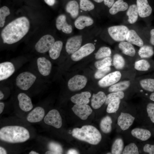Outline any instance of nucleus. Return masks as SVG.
Instances as JSON below:
<instances>
[{"label":"nucleus","mask_w":154,"mask_h":154,"mask_svg":"<svg viewBox=\"0 0 154 154\" xmlns=\"http://www.w3.org/2000/svg\"><path fill=\"white\" fill-rule=\"evenodd\" d=\"M30 24L25 17L18 18L7 24L2 30L1 37L3 42L12 44L21 40L28 32Z\"/></svg>","instance_id":"nucleus-1"},{"label":"nucleus","mask_w":154,"mask_h":154,"mask_svg":"<svg viewBox=\"0 0 154 154\" xmlns=\"http://www.w3.org/2000/svg\"><path fill=\"white\" fill-rule=\"evenodd\" d=\"M28 130L20 126L10 125L3 127L0 129V139L2 141L15 143L25 142L30 138Z\"/></svg>","instance_id":"nucleus-2"},{"label":"nucleus","mask_w":154,"mask_h":154,"mask_svg":"<svg viewBox=\"0 0 154 154\" xmlns=\"http://www.w3.org/2000/svg\"><path fill=\"white\" fill-rule=\"evenodd\" d=\"M72 135L79 140L94 145L98 144L102 139V135L99 130L91 125H85L80 128L74 129Z\"/></svg>","instance_id":"nucleus-3"},{"label":"nucleus","mask_w":154,"mask_h":154,"mask_svg":"<svg viewBox=\"0 0 154 154\" xmlns=\"http://www.w3.org/2000/svg\"><path fill=\"white\" fill-rule=\"evenodd\" d=\"M36 79V76L33 73L28 71L24 72L17 77L16 84L20 89L27 90L34 84Z\"/></svg>","instance_id":"nucleus-4"},{"label":"nucleus","mask_w":154,"mask_h":154,"mask_svg":"<svg viewBox=\"0 0 154 154\" xmlns=\"http://www.w3.org/2000/svg\"><path fill=\"white\" fill-rule=\"evenodd\" d=\"M128 28L123 25L114 26L108 29L109 34L114 40L121 42L126 40V37L129 31Z\"/></svg>","instance_id":"nucleus-5"},{"label":"nucleus","mask_w":154,"mask_h":154,"mask_svg":"<svg viewBox=\"0 0 154 154\" xmlns=\"http://www.w3.org/2000/svg\"><path fill=\"white\" fill-rule=\"evenodd\" d=\"M54 42V38L53 36L50 35H45L36 44L35 49L39 53H44L49 51Z\"/></svg>","instance_id":"nucleus-6"},{"label":"nucleus","mask_w":154,"mask_h":154,"mask_svg":"<svg viewBox=\"0 0 154 154\" xmlns=\"http://www.w3.org/2000/svg\"><path fill=\"white\" fill-rule=\"evenodd\" d=\"M44 121L45 124L58 129L60 128L62 125L60 114L55 109L50 110L44 117Z\"/></svg>","instance_id":"nucleus-7"},{"label":"nucleus","mask_w":154,"mask_h":154,"mask_svg":"<svg viewBox=\"0 0 154 154\" xmlns=\"http://www.w3.org/2000/svg\"><path fill=\"white\" fill-rule=\"evenodd\" d=\"M87 81V79L84 76L80 75H76L68 81V88L72 91L80 90L84 87Z\"/></svg>","instance_id":"nucleus-8"},{"label":"nucleus","mask_w":154,"mask_h":154,"mask_svg":"<svg viewBox=\"0 0 154 154\" xmlns=\"http://www.w3.org/2000/svg\"><path fill=\"white\" fill-rule=\"evenodd\" d=\"M95 49V46L92 43H87L82 46L72 54L71 59L74 61H78L88 56Z\"/></svg>","instance_id":"nucleus-9"},{"label":"nucleus","mask_w":154,"mask_h":154,"mask_svg":"<svg viewBox=\"0 0 154 154\" xmlns=\"http://www.w3.org/2000/svg\"><path fill=\"white\" fill-rule=\"evenodd\" d=\"M121 74L119 71L110 73L103 77L98 82V84L101 87H106L115 84L120 79Z\"/></svg>","instance_id":"nucleus-10"},{"label":"nucleus","mask_w":154,"mask_h":154,"mask_svg":"<svg viewBox=\"0 0 154 154\" xmlns=\"http://www.w3.org/2000/svg\"><path fill=\"white\" fill-rule=\"evenodd\" d=\"M38 70L40 73L44 76L49 75L52 69L50 61L44 57L38 58L37 60Z\"/></svg>","instance_id":"nucleus-11"},{"label":"nucleus","mask_w":154,"mask_h":154,"mask_svg":"<svg viewBox=\"0 0 154 154\" xmlns=\"http://www.w3.org/2000/svg\"><path fill=\"white\" fill-rule=\"evenodd\" d=\"M82 37L81 35L72 37L67 40L66 50L69 54H73L80 48L82 44Z\"/></svg>","instance_id":"nucleus-12"},{"label":"nucleus","mask_w":154,"mask_h":154,"mask_svg":"<svg viewBox=\"0 0 154 154\" xmlns=\"http://www.w3.org/2000/svg\"><path fill=\"white\" fill-rule=\"evenodd\" d=\"M15 67L11 62L6 61L0 64V81L6 80L10 77L15 71Z\"/></svg>","instance_id":"nucleus-13"},{"label":"nucleus","mask_w":154,"mask_h":154,"mask_svg":"<svg viewBox=\"0 0 154 154\" xmlns=\"http://www.w3.org/2000/svg\"><path fill=\"white\" fill-rule=\"evenodd\" d=\"M72 110L76 115L83 120L86 119L92 112L90 106L87 104H76Z\"/></svg>","instance_id":"nucleus-14"},{"label":"nucleus","mask_w":154,"mask_h":154,"mask_svg":"<svg viewBox=\"0 0 154 154\" xmlns=\"http://www.w3.org/2000/svg\"><path fill=\"white\" fill-rule=\"evenodd\" d=\"M135 118L130 114L121 112L117 119V123L123 130L128 129L133 124Z\"/></svg>","instance_id":"nucleus-15"},{"label":"nucleus","mask_w":154,"mask_h":154,"mask_svg":"<svg viewBox=\"0 0 154 154\" xmlns=\"http://www.w3.org/2000/svg\"><path fill=\"white\" fill-rule=\"evenodd\" d=\"M45 115L44 109L42 107L38 106L34 108L28 115L27 119L30 123H36L41 121Z\"/></svg>","instance_id":"nucleus-16"},{"label":"nucleus","mask_w":154,"mask_h":154,"mask_svg":"<svg viewBox=\"0 0 154 154\" xmlns=\"http://www.w3.org/2000/svg\"><path fill=\"white\" fill-rule=\"evenodd\" d=\"M19 106L23 111L27 112L33 108V105L31 98L24 93H19L17 96Z\"/></svg>","instance_id":"nucleus-17"},{"label":"nucleus","mask_w":154,"mask_h":154,"mask_svg":"<svg viewBox=\"0 0 154 154\" xmlns=\"http://www.w3.org/2000/svg\"><path fill=\"white\" fill-rule=\"evenodd\" d=\"M138 14L142 18L149 16L151 14L152 9L147 0H137Z\"/></svg>","instance_id":"nucleus-18"},{"label":"nucleus","mask_w":154,"mask_h":154,"mask_svg":"<svg viewBox=\"0 0 154 154\" xmlns=\"http://www.w3.org/2000/svg\"><path fill=\"white\" fill-rule=\"evenodd\" d=\"M56 27L59 30L66 34H70L72 31V26L68 24L66 21V17L64 15H59L56 20Z\"/></svg>","instance_id":"nucleus-19"},{"label":"nucleus","mask_w":154,"mask_h":154,"mask_svg":"<svg viewBox=\"0 0 154 154\" xmlns=\"http://www.w3.org/2000/svg\"><path fill=\"white\" fill-rule=\"evenodd\" d=\"M91 96V94L89 92H82L72 96L70 100L76 104H87L90 102L89 99Z\"/></svg>","instance_id":"nucleus-20"},{"label":"nucleus","mask_w":154,"mask_h":154,"mask_svg":"<svg viewBox=\"0 0 154 154\" xmlns=\"http://www.w3.org/2000/svg\"><path fill=\"white\" fill-rule=\"evenodd\" d=\"M106 96L104 92L99 91L96 94H94L91 99V106L95 109L100 108L105 102Z\"/></svg>","instance_id":"nucleus-21"},{"label":"nucleus","mask_w":154,"mask_h":154,"mask_svg":"<svg viewBox=\"0 0 154 154\" xmlns=\"http://www.w3.org/2000/svg\"><path fill=\"white\" fill-rule=\"evenodd\" d=\"M131 134L133 137L142 141H146L151 135V133L149 130L139 128L132 129Z\"/></svg>","instance_id":"nucleus-22"},{"label":"nucleus","mask_w":154,"mask_h":154,"mask_svg":"<svg viewBox=\"0 0 154 154\" xmlns=\"http://www.w3.org/2000/svg\"><path fill=\"white\" fill-rule=\"evenodd\" d=\"M126 40L131 44L141 47L143 45L142 40L133 30H129L127 35Z\"/></svg>","instance_id":"nucleus-23"},{"label":"nucleus","mask_w":154,"mask_h":154,"mask_svg":"<svg viewBox=\"0 0 154 154\" xmlns=\"http://www.w3.org/2000/svg\"><path fill=\"white\" fill-rule=\"evenodd\" d=\"M94 23L92 19L86 16H79L75 20L74 25L76 27L80 30L84 29L85 27L92 25Z\"/></svg>","instance_id":"nucleus-24"},{"label":"nucleus","mask_w":154,"mask_h":154,"mask_svg":"<svg viewBox=\"0 0 154 154\" xmlns=\"http://www.w3.org/2000/svg\"><path fill=\"white\" fill-rule=\"evenodd\" d=\"M63 46L62 42L60 40H57L54 42L48 51L50 58L56 60L59 56Z\"/></svg>","instance_id":"nucleus-25"},{"label":"nucleus","mask_w":154,"mask_h":154,"mask_svg":"<svg viewBox=\"0 0 154 154\" xmlns=\"http://www.w3.org/2000/svg\"><path fill=\"white\" fill-rule=\"evenodd\" d=\"M128 7V4L123 0H117L113 4L109 12L111 15H115L119 11L127 10Z\"/></svg>","instance_id":"nucleus-26"},{"label":"nucleus","mask_w":154,"mask_h":154,"mask_svg":"<svg viewBox=\"0 0 154 154\" xmlns=\"http://www.w3.org/2000/svg\"><path fill=\"white\" fill-rule=\"evenodd\" d=\"M118 46L125 54L132 57L135 55V49L132 44L130 42L124 41L120 42Z\"/></svg>","instance_id":"nucleus-27"},{"label":"nucleus","mask_w":154,"mask_h":154,"mask_svg":"<svg viewBox=\"0 0 154 154\" xmlns=\"http://www.w3.org/2000/svg\"><path fill=\"white\" fill-rule=\"evenodd\" d=\"M126 14L128 17V22L131 24L135 23L137 20L139 15L137 5L133 4L130 5L128 9Z\"/></svg>","instance_id":"nucleus-28"},{"label":"nucleus","mask_w":154,"mask_h":154,"mask_svg":"<svg viewBox=\"0 0 154 154\" xmlns=\"http://www.w3.org/2000/svg\"><path fill=\"white\" fill-rule=\"evenodd\" d=\"M66 9L67 12L69 13L73 18H76L79 13L78 4L76 1H70L66 4Z\"/></svg>","instance_id":"nucleus-29"},{"label":"nucleus","mask_w":154,"mask_h":154,"mask_svg":"<svg viewBox=\"0 0 154 154\" xmlns=\"http://www.w3.org/2000/svg\"><path fill=\"white\" fill-rule=\"evenodd\" d=\"M112 120L111 117L107 116L101 120L100 127L101 130L104 133H110L112 129Z\"/></svg>","instance_id":"nucleus-30"},{"label":"nucleus","mask_w":154,"mask_h":154,"mask_svg":"<svg viewBox=\"0 0 154 154\" xmlns=\"http://www.w3.org/2000/svg\"><path fill=\"white\" fill-rule=\"evenodd\" d=\"M130 85L129 81H124L111 86L109 88L110 92L122 91L127 88Z\"/></svg>","instance_id":"nucleus-31"},{"label":"nucleus","mask_w":154,"mask_h":154,"mask_svg":"<svg viewBox=\"0 0 154 154\" xmlns=\"http://www.w3.org/2000/svg\"><path fill=\"white\" fill-rule=\"evenodd\" d=\"M124 147V143L121 138L116 139L114 142L112 147V153L113 154H120L122 153Z\"/></svg>","instance_id":"nucleus-32"},{"label":"nucleus","mask_w":154,"mask_h":154,"mask_svg":"<svg viewBox=\"0 0 154 154\" xmlns=\"http://www.w3.org/2000/svg\"><path fill=\"white\" fill-rule=\"evenodd\" d=\"M154 54L153 48L148 45H143L138 51L139 55L142 58H149Z\"/></svg>","instance_id":"nucleus-33"},{"label":"nucleus","mask_w":154,"mask_h":154,"mask_svg":"<svg viewBox=\"0 0 154 154\" xmlns=\"http://www.w3.org/2000/svg\"><path fill=\"white\" fill-rule=\"evenodd\" d=\"M124 97V94L123 91L113 92L109 94L106 96L105 102L106 104H108L110 102L123 99Z\"/></svg>","instance_id":"nucleus-34"},{"label":"nucleus","mask_w":154,"mask_h":154,"mask_svg":"<svg viewBox=\"0 0 154 154\" xmlns=\"http://www.w3.org/2000/svg\"><path fill=\"white\" fill-rule=\"evenodd\" d=\"M141 87L145 90L150 92L154 91V79L148 78L142 80L140 82Z\"/></svg>","instance_id":"nucleus-35"},{"label":"nucleus","mask_w":154,"mask_h":154,"mask_svg":"<svg viewBox=\"0 0 154 154\" xmlns=\"http://www.w3.org/2000/svg\"><path fill=\"white\" fill-rule=\"evenodd\" d=\"M111 54V51L109 48L105 46L102 47L96 53L95 58L96 59H98L110 57Z\"/></svg>","instance_id":"nucleus-36"},{"label":"nucleus","mask_w":154,"mask_h":154,"mask_svg":"<svg viewBox=\"0 0 154 154\" xmlns=\"http://www.w3.org/2000/svg\"><path fill=\"white\" fill-rule=\"evenodd\" d=\"M125 61L123 57L118 54H115L113 57V64L116 68L121 69L124 67Z\"/></svg>","instance_id":"nucleus-37"},{"label":"nucleus","mask_w":154,"mask_h":154,"mask_svg":"<svg viewBox=\"0 0 154 154\" xmlns=\"http://www.w3.org/2000/svg\"><path fill=\"white\" fill-rule=\"evenodd\" d=\"M150 66L149 63L147 60H141L135 62L134 68L138 70L145 71L149 69Z\"/></svg>","instance_id":"nucleus-38"},{"label":"nucleus","mask_w":154,"mask_h":154,"mask_svg":"<svg viewBox=\"0 0 154 154\" xmlns=\"http://www.w3.org/2000/svg\"><path fill=\"white\" fill-rule=\"evenodd\" d=\"M112 60L110 57H106L101 60L96 62L94 64L95 66L98 69L110 66L111 65Z\"/></svg>","instance_id":"nucleus-39"},{"label":"nucleus","mask_w":154,"mask_h":154,"mask_svg":"<svg viewBox=\"0 0 154 154\" xmlns=\"http://www.w3.org/2000/svg\"><path fill=\"white\" fill-rule=\"evenodd\" d=\"M123 154H138V148L134 143H131L127 145L124 148Z\"/></svg>","instance_id":"nucleus-40"},{"label":"nucleus","mask_w":154,"mask_h":154,"mask_svg":"<svg viewBox=\"0 0 154 154\" xmlns=\"http://www.w3.org/2000/svg\"><path fill=\"white\" fill-rule=\"evenodd\" d=\"M10 10L6 6H4L0 9V27H2L4 26L6 17L10 14Z\"/></svg>","instance_id":"nucleus-41"},{"label":"nucleus","mask_w":154,"mask_h":154,"mask_svg":"<svg viewBox=\"0 0 154 154\" xmlns=\"http://www.w3.org/2000/svg\"><path fill=\"white\" fill-rule=\"evenodd\" d=\"M80 7L83 11H90L94 9V6L89 0H80Z\"/></svg>","instance_id":"nucleus-42"},{"label":"nucleus","mask_w":154,"mask_h":154,"mask_svg":"<svg viewBox=\"0 0 154 154\" xmlns=\"http://www.w3.org/2000/svg\"><path fill=\"white\" fill-rule=\"evenodd\" d=\"M120 100L112 102L109 103L106 109L107 112L109 113H114L116 112L118 109Z\"/></svg>","instance_id":"nucleus-43"},{"label":"nucleus","mask_w":154,"mask_h":154,"mask_svg":"<svg viewBox=\"0 0 154 154\" xmlns=\"http://www.w3.org/2000/svg\"><path fill=\"white\" fill-rule=\"evenodd\" d=\"M110 70L111 68L110 66L98 69L94 74V78L96 79H99L103 78Z\"/></svg>","instance_id":"nucleus-44"},{"label":"nucleus","mask_w":154,"mask_h":154,"mask_svg":"<svg viewBox=\"0 0 154 154\" xmlns=\"http://www.w3.org/2000/svg\"><path fill=\"white\" fill-rule=\"evenodd\" d=\"M49 147L50 149L53 151L55 152L57 154H62L63 150L61 146L59 144L51 142L49 144Z\"/></svg>","instance_id":"nucleus-45"},{"label":"nucleus","mask_w":154,"mask_h":154,"mask_svg":"<svg viewBox=\"0 0 154 154\" xmlns=\"http://www.w3.org/2000/svg\"><path fill=\"white\" fill-rule=\"evenodd\" d=\"M147 111L151 121L154 123V103H149L147 106Z\"/></svg>","instance_id":"nucleus-46"},{"label":"nucleus","mask_w":154,"mask_h":154,"mask_svg":"<svg viewBox=\"0 0 154 154\" xmlns=\"http://www.w3.org/2000/svg\"><path fill=\"white\" fill-rule=\"evenodd\" d=\"M143 151L149 154H154V145L145 144L143 147Z\"/></svg>","instance_id":"nucleus-47"},{"label":"nucleus","mask_w":154,"mask_h":154,"mask_svg":"<svg viewBox=\"0 0 154 154\" xmlns=\"http://www.w3.org/2000/svg\"><path fill=\"white\" fill-rule=\"evenodd\" d=\"M104 4L108 7H112L114 3V0H104Z\"/></svg>","instance_id":"nucleus-48"},{"label":"nucleus","mask_w":154,"mask_h":154,"mask_svg":"<svg viewBox=\"0 0 154 154\" xmlns=\"http://www.w3.org/2000/svg\"><path fill=\"white\" fill-rule=\"evenodd\" d=\"M150 35V43L152 45H154V29H153L151 31Z\"/></svg>","instance_id":"nucleus-49"},{"label":"nucleus","mask_w":154,"mask_h":154,"mask_svg":"<svg viewBox=\"0 0 154 154\" xmlns=\"http://www.w3.org/2000/svg\"><path fill=\"white\" fill-rule=\"evenodd\" d=\"M45 3L48 5L52 6L55 3V0H44Z\"/></svg>","instance_id":"nucleus-50"},{"label":"nucleus","mask_w":154,"mask_h":154,"mask_svg":"<svg viewBox=\"0 0 154 154\" xmlns=\"http://www.w3.org/2000/svg\"><path fill=\"white\" fill-rule=\"evenodd\" d=\"M67 153L68 154H78L79 153L75 149H70L68 151Z\"/></svg>","instance_id":"nucleus-51"},{"label":"nucleus","mask_w":154,"mask_h":154,"mask_svg":"<svg viewBox=\"0 0 154 154\" xmlns=\"http://www.w3.org/2000/svg\"><path fill=\"white\" fill-rule=\"evenodd\" d=\"M5 107V104L3 102H0V114L3 112Z\"/></svg>","instance_id":"nucleus-52"},{"label":"nucleus","mask_w":154,"mask_h":154,"mask_svg":"<svg viewBox=\"0 0 154 154\" xmlns=\"http://www.w3.org/2000/svg\"><path fill=\"white\" fill-rule=\"evenodd\" d=\"M0 154H6L7 152L6 150L2 147H0Z\"/></svg>","instance_id":"nucleus-53"},{"label":"nucleus","mask_w":154,"mask_h":154,"mask_svg":"<svg viewBox=\"0 0 154 154\" xmlns=\"http://www.w3.org/2000/svg\"><path fill=\"white\" fill-rule=\"evenodd\" d=\"M46 154H57V153L53 151H48L45 152Z\"/></svg>","instance_id":"nucleus-54"},{"label":"nucleus","mask_w":154,"mask_h":154,"mask_svg":"<svg viewBox=\"0 0 154 154\" xmlns=\"http://www.w3.org/2000/svg\"><path fill=\"white\" fill-rule=\"evenodd\" d=\"M150 99L154 101V92L152 93L150 95Z\"/></svg>","instance_id":"nucleus-55"},{"label":"nucleus","mask_w":154,"mask_h":154,"mask_svg":"<svg viewBox=\"0 0 154 154\" xmlns=\"http://www.w3.org/2000/svg\"><path fill=\"white\" fill-rule=\"evenodd\" d=\"M4 97V94L2 91H0V100H2Z\"/></svg>","instance_id":"nucleus-56"},{"label":"nucleus","mask_w":154,"mask_h":154,"mask_svg":"<svg viewBox=\"0 0 154 154\" xmlns=\"http://www.w3.org/2000/svg\"><path fill=\"white\" fill-rule=\"evenodd\" d=\"M29 154H38L39 153L34 151H31L29 153Z\"/></svg>","instance_id":"nucleus-57"},{"label":"nucleus","mask_w":154,"mask_h":154,"mask_svg":"<svg viewBox=\"0 0 154 154\" xmlns=\"http://www.w3.org/2000/svg\"><path fill=\"white\" fill-rule=\"evenodd\" d=\"M97 3H100L102 2L104 0H94Z\"/></svg>","instance_id":"nucleus-58"}]
</instances>
